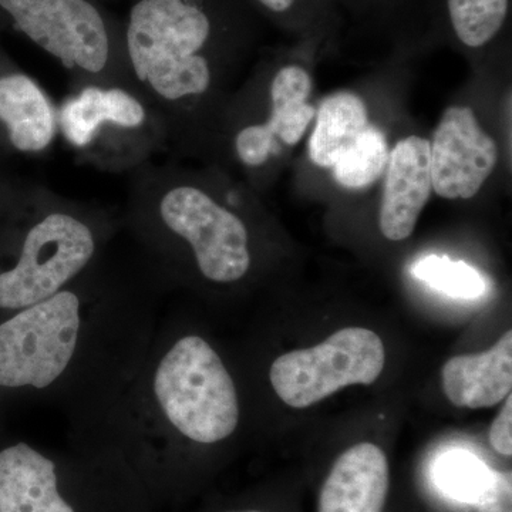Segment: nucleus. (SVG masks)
<instances>
[{
  "mask_svg": "<svg viewBox=\"0 0 512 512\" xmlns=\"http://www.w3.org/2000/svg\"><path fill=\"white\" fill-rule=\"evenodd\" d=\"M76 281L0 325V386L46 389L66 372L82 329Z\"/></svg>",
  "mask_w": 512,
  "mask_h": 512,
  "instance_id": "nucleus-7",
  "label": "nucleus"
},
{
  "mask_svg": "<svg viewBox=\"0 0 512 512\" xmlns=\"http://www.w3.org/2000/svg\"><path fill=\"white\" fill-rule=\"evenodd\" d=\"M389 144L379 128L369 126L343 151L333 165V175L346 188H365L375 184L389 163Z\"/></svg>",
  "mask_w": 512,
  "mask_h": 512,
  "instance_id": "nucleus-18",
  "label": "nucleus"
},
{
  "mask_svg": "<svg viewBox=\"0 0 512 512\" xmlns=\"http://www.w3.org/2000/svg\"><path fill=\"white\" fill-rule=\"evenodd\" d=\"M251 10H258L269 18L288 20L296 13L303 12L308 0H244Z\"/></svg>",
  "mask_w": 512,
  "mask_h": 512,
  "instance_id": "nucleus-23",
  "label": "nucleus"
},
{
  "mask_svg": "<svg viewBox=\"0 0 512 512\" xmlns=\"http://www.w3.org/2000/svg\"><path fill=\"white\" fill-rule=\"evenodd\" d=\"M0 512H76L59 490L56 464L26 443L0 451Z\"/></svg>",
  "mask_w": 512,
  "mask_h": 512,
  "instance_id": "nucleus-14",
  "label": "nucleus"
},
{
  "mask_svg": "<svg viewBox=\"0 0 512 512\" xmlns=\"http://www.w3.org/2000/svg\"><path fill=\"white\" fill-rule=\"evenodd\" d=\"M510 6V0H446L451 32L467 49H483L503 33Z\"/></svg>",
  "mask_w": 512,
  "mask_h": 512,
  "instance_id": "nucleus-17",
  "label": "nucleus"
},
{
  "mask_svg": "<svg viewBox=\"0 0 512 512\" xmlns=\"http://www.w3.org/2000/svg\"><path fill=\"white\" fill-rule=\"evenodd\" d=\"M433 192L430 141L409 136L393 147L379 212V227L389 241H404L413 234L421 211Z\"/></svg>",
  "mask_w": 512,
  "mask_h": 512,
  "instance_id": "nucleus-12",
  "label": "nucleus"
},
{
  "mask_svg": "<svg viewBox=\"0 0 512 512\" xmlns=\"http://www.w3.org/2000/svg\"><path fill=\"white\" fill-rule=\"evenodd\" d=\"M59 136L77 163L131 174L168 148L163 119L133 87L83 83L57 106Z\"/></svg>",
  "mask_w": 512,
  "mask_h": 512,
  "instance_id": "nucleus-4",
  "label": "nucleus"
},
{
  "mask_svg": "<svg viewBox=\"0 0 512 512\" xmlns=\"http://www.w3.org/2000/svg\"><path fill=\"white\" fill-rule=\"evenodd\" d=\"M153 392L164 419L188 440L214 444L237 430L234 380L200 336H184L168 349L154 373Z\"/></svg>",
  "mask_w": 512,
  "mask_h": 512,
  "instance_id": "nucleus-6",
  "label": "nucleus"
},
{
  "mask_svg": "<svg viewBox=\"0 0 512 512\" xmlns=\"http://www.w3.org/2000/svg\"><path fill=\"white\" fill-rule=\"evenodd\" d=\"M251 12L244 0H128V80L178 153H200L210 140L220 83L252 39Z\"/></svg>",
  "mask_w": 512,
  "mask_h": 512,
  "instance_id": "nucleus-1",
  "label": "nucleus"
},
{
  "mask_svg": "<svg viewBox=\"0 0 512 512\" xmlns=\"http://www.w3.org/2000/svg\"><path fill=\"white\" fill-rule=\"evenodd\" d=\"M491 474L493 470L467 451H451L436 464V481L441 491L467 504L477 503Z\"/></svg>",
  "mask_w": 512,
  "mask_h": 512,
  "instance_id": "nucleus-20",
  "label": "nucleus"
},
{
  "mask_svg": "<svg viewBox=\"0 0 512 512\" xmlns=\"http://www.w3.org/2000/svg\"><path fill=\"white\" fill-rule=\"evenodd\" d=\"M390 467L382 448L356 444L333 464L323 483L319 512H383Z\"/></svg>",
  "mask_w": 512,
  "mask_h": 512,
  "instance_id": "nucleus-13",
  "label": "nucleus"
},
{
  "mask_svg": "<svg viewBox=\"0 0 512 512\" xmlns=\"http://www.w3.org/2000/svg\"><path fill=\"white\" fill-rule=\"evenodd\" d=\"M0 29L25 37L55 59L69 74L70 86L133 87L121 18L100 0H0Z\"/></svg>",
  "mask_w": 512,
  "mask_h": 512,
  "instance_id": "nucleus-5",
  "label": "nucleus"
},
{
  "mask_svg": "<svg viewBox=\"0 0 512 512\" xmlns=\"http://www.w3.org/2000/svg\"><path fill=\"white\" fill-rule=\"evenodd\" d=\"M3 158L0 156V200H2L3 188H5L6 181H8L9 174L6 173L5 168H3Z\"/></svg>",
  "mask_w": 512,
  "mask_h": 512,
  "instance_id": "nucleus-24",
  "label": "nucleus"
},
{
  "mask_svg": "<svg viewBox=\"0 0 512 512\" xmlns=\"http://www.w3.org/2000/svg\"><path fill=\"white\" fill-rule=\"evenodd\" d=\"M490 443L503 456L512 454V397L505 399L504 407L495 417L490 429Z\"/></svg>",
  "mask_w": 512,
  "mask_h": 512,
  "instance_id": "nucleus-22",
  "label": "nucleus"
},
{
  "mask_svg": "<svg viewBox=\"0 0 512 512\" xmlns=\"http://www.w3.org/2000/svg\"><path fill=\"white\" fill-rule=\"evenodd\" d=\"M384 359L382 339L373 330L345 328L313 348L279 356L269 379L282 402L306 409L345 387L375 383Z\"/></svg>",
  "mask_w": 512,
  "mask_h": 512,
  "instance_id": "nucleus-8",
  "label": "nucleus"
},
{
  "mask_svg": "<svg viewBox=\"0 0 512 512\" xmlns=\"http://www.w3.org/2000/svg\"><path fill=\"white\" fill-rule=\"evenodd\" d=\"M57 137L55 101L0 49V156H45Z\"/></svg>",
  "mask_w": 512,
  "mask_h": 512,
  "instance_id": "nucleus-11",
  "label": "nucleus"
},
{
  "mask_svg": "<svg viewBox=\"0 0 512 512\" xmlns=\"http://www.w3.org/2000/svg\"><path fill=\"white\" fill-rule=\"evenodd\" d=\"M239 512H261V511H239Z\"/></svg>",
  "mask_w": 512,
  "mask_h": 512,
  "instance_id": "nucleus-26",
  "label": "nucleus"
},
{
  "mask_svg": "<svg viewBox=\"0 0 512 512\" xmlns=\"http://www.w3.org/2000/svg\"><path fill=\"white\" fill-rule=\"evenodd\" d=\"M369 127L365 101L355 93L338 92L322 100L309 140V156L322 168H333L340 154Z\"/></svg>",
  "mask_w": 512,
  "mask_h": 512,
  "instance_id": "nucleus-16",
  "label": "nucleus"
},
{
  "mask_svg": "<svg viewBox=\"0 0 512 512\" xmlns=\"http://www.w3.org/2000/svg\"><path fill=\"white\" fill-rule=\"evenodd\" d=\"M0 309L46 301L100 258L113 217L46 185L10 177L0 200Z\"/></svg>",
  "mask_w": 512,
  "mask_h": 512,
  "instance_id": "nucleus-3",
  "label": "nucleus"
},
{
  "mask_svg": "<svg viewBox=\"0 0 512 512\" xmlns=\"http://www.w3.org/2000/svg\"><path fill=\"white\" fill-rule=\"evenodd\" d=\"M100 2H103L104 5H109V3L120 2V0H100Z\"/></svg>",
  "mask_w": 512,
  "mask_h": 512,
  "instance_id": "nucleus-25",
  "label": "nucleus"
},
{
  "mask_svg": "<svg viewBox=\"0 0 512 512\" xmlns=\"http://www.w3.org/2000/svg\"><path fill=\"white\" fill-rule=\"evenodd\" d=\"M173 163L154 161L130 174L126 220L161 265L191 259L205 281L235 284L251 271V237L235 191Z\"/></svg>",
  "mask_w": 512,
  "mask_h": 512,
  "instance_id": "nucleus-2",
  "label": "nucleus"
},
{
  "mask_svg": "<svg viewBox=\"0 0 512 512\" xmlns=\"http://www.w3.org/2000/svg\"><path fill=\"white\" fill-rule=\"evenodd\" d=\"M478 512H512L511 471H494L487 487L474 504Z\"/></svg>",
  "mask_w": 512,
  "mask_h": 512,
  "instance_id": "nucleus-21",
  "label": "nucleus"
},
{
  "mask_svg": "<svg viewBox=\"0 0 512 512\" xmlns=\"http://www.w3.org/2000/svg\"><path fill=\"white\" fill-rule=\"evenodd\" d=\"M412 272L414 278L451 298L477 299L485 292L483 275L477 269L446 256H426L413 265Z\"/></svg>",
  "mask_w": 512,
  "mask_h": 512,
  "instance_id": "nucleus-19",
  "label": "nucleus"
},
{
  "mask_svg": "<svg viewBox=\"0 0 512 512\" xmlns=\"http://www.w3.org/2000/svg\"><path fill=\"white\" fill-rule=\"evenodd\" d=\"M498 163V146L466 106L448 107L430 141L433 191L446 200H470Z\"/></svg>",
  "mask_w": 512,
  "mask_h": 512,
  "instance_id": "nucleus-9",
  "label": "nucleus"
},
{
  "mask_svg": "<svg viewBox=\"0 0 512 512\" xmlns=\"http://www.w3.org/2000/svg\"><path fill=\"white\" fill-rule=\"evenodd\" d=\"M443 389L454 406L487 409L512 390V332L480 355L456 356L443 367Z\"/></svg>",
  "mask_w": 512,
  "mask_h": 512,
  "instance_id": "nucleus-15",
  "label": "nucleus"
},
{
  "mask_svg": "<svg viewBox=\"0 0 512 512\" xmlns=\"http://www.w3.org/2000/svg\"><path fill=\"white\" fill-rule=\"evenodd\" d=\"M311 92V74L303 67H281L269 84L268 119L238 123L232 130V153L239 163L248 170H259L279 156V141L296 146L316 116L315 107L308 103Z\"/></svg>",
  "mask_w": 512,
  "mask_h": 512,
  "instance_id": "nucleus-10",
  "label": "nucleus"
}]
</instances>
